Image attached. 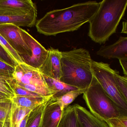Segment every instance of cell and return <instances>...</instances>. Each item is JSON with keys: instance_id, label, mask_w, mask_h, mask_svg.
I'll use <instances>...</instances> for the list:
<instances>
[{"instance_id": "obj_1", "label": "cell", "mask_w": 127, "mask_h": 127, "mask_svg": "<svg viewBox=\"0 0 127 127\" xmlns=\"http://www.w3.org/2000/svg\"><path fill=\"white\" fill-rule=\"evenodd\" d=\"M99 5L100 2L90 1L50 11L36 22V29L38 32L47 36L76 31L89 23Z\"/></svg>"}, {"instance_id": "obj_2", "label": "cell", "mask_w": 127, "mask_h": 127, "mask_svg": "<svg viewBox=\"0 0 127 127\" xmlns=\"http://www.w3.org/2000/svg\"><path fill=\"white\" fill-rule=\"evenodd\" d=\"M127 0H103L89 22L88 36L93 41L104 44L116 32L125 15Z\"/></svg>"}, {"instance_id": "obj_3", "label": "cell", "mask_w": 127, "mask_h": 127, "mask_svg": "<svg viewBox=\"0 0 127 127\" xmlns=\"http://www.w3.org/2000/svg\"><path fill=\"white\" fill-rule=\"evenodd\" d=\"M61 77L60 81L78 89L85 90L90 85L93 75V60L88 50L79 48L62 52Z\"/></svg>"}, {"instance_id": "obj_4", "label": "cell", "mask_w": 127, "mask_h": 127, "mask_svg": "<svg viewBox=\"0 0 127 127\" xmlns=\"http://www.w3.org/2000/svg\"><path fill=\"white\" fill-rule=\"evenodd\" d=\"M83 94L90 112L101 120L105 122L110 119L127 116L106 94L94 76L90 85Z\"/></svg>"}, {"instance_id": "obj_5", "label": "cell", "mask_w": 127, "mask_h": 127, "mask_svg": "<svg viewBox=\"0 0 127 127\" xmlns=\"http://www.w3.org/2000/svg\"><path fill=\"white\" fill-rule=\"evenodd\" d=\"M13 77L19 86L44 97H50L55 94L49 89L38 70L24 63L15 67Z\"/></svg>"}, {"instance_id": "obj_6", "label": "cell", "mask_w": 127, "mask_h": 127, "mask_svg": "<svg viewBox=\"0 0 127 127\" xmlns=\"http://www.w3.org/2000/svg\"><path fill=\"white\" fill-rule=\"evenodd\" d=\"M91 69L93 75L101 85L106 94L121 110L127 114V102L119 92L115 82L114 75L116 70L111 69L108 64L93 61Z\"/></svg>"}, {"instance_id": "obj_7", "label": "cell", "mask_w": 127, "mask_h": 127, "mask_svg": "<svg viewBox=\"0 0 127 127\" xmlns=\"http://www.w3.org/2000/svg\"><path fill=\"white\" fill-rule=\"evenodd\" d=\"M21 36L31 51V56H21L25 64L38 70L46 59L48 50L23 29H20Z\"/></svg>"}, {"instance_id": "obj_8", "label": "cell", "mask_w": 127, "mask_h": 127, "mask_svg": "<svg viewBox=\"0 0 127 127\" xmlns=\"http://www.w3.org/2000/svg\"><path fill=\"white\" fill-rule=\"evenodd\" d=\"M20 27L12 24L0 25V34L20 56H31V51L21 36Z\"/></svg>"}, {"instance_id": "obj_9", "label": "cell", "mask_w": 127, "mask_h": 127, "mask_svg": "<svg viewBox=\"0 0 127 127\" xmlns=\"http://www.w3.org/2000/svg\"><path fill=\"white\" fill-rule=\"evenodd\" d=\"M47 50L48 55L46 59L38 71L42 75L60 81L62 75V52L52 47Z\"/></svg>"}, {"instance_id": "obj_10", "label": "cell", "mask_w": 127, "mask_h": 127, "mask_svg": "<svg viewBox=\"0 0 127 127\" xmlns=\"http://www.w3.org/2000/svg\"><path fill=\"white\" fill-rule=\"evenodd\" d=\"M37 12L23 14L0 11V25L12 24L18 27H32L36 24Z\"/></svg>"}, {"instance_id": "obj_11", "label": "cell", "mask_w": 127, "mask_h": 127, "mask_svg": "<svg viewBox=\"0 0 127 127\" xmlns=\"http://www.w3.org/2000/svg\"><path fill=\"white\" fill-rule=\"evenodd\" d=\"M96 54L105 58L127 59V38L121 36L114 43L107 46H102Z\"/></svg>"}, {"instance_id": "obj_12", "label": "cell", "mask_w": 127, "mask_h": 127, "mask_svg": "<svg viewBox=\"0 0 127 127\" xmlns=\"http://www.w3.org/2000/svg\"><path fill=\"white\" fill-rule=\"evenodd\" d=\"M0 11L25 14L37 12L36 5L31 0H0Z\"/></svg>"}, {"instance_id": "obj_13", "label": "cell", "mask_w": 127, "mask_h": 127, "mask_svg": "<svg viewBox=\"0 0 127 127\" xmlns=\"http://www.w3.org/2000/svg\"><path fill=\"white\" fill-rule=\"evenodd\" d=\"M64 111L53 101L52 98L48 101L42 118L41 127H58Z\"/></svg>"}, {"instance_id": "obj_14", "label": "cell", "mask_w": 127, "mask_h": 127, "mask_svg": "<svg viewBox=\"0 0 127 127\" xmlns=\"http://www.w3.org/2000/svg\"><path fill=\"white\" fill-rule=\"evenodd\" d=\"M81 127H109L105 121L92 114L78 104L73 105Z\"/></svg>"}, {"instance_id": "obj_15", "label": "cell", "mask_w": 127, "mask_h": 127, "mask_svg": "<svg viewBox=\"0 0 127 127\" xmlns=\"http://www.w3.org/2000/svg\"><path fill=\"white\" fill-rule=\"evenodd\" d=\"M41 75L49 89L55 93L52 97L53 100L69 91L78 89L66 84L59 80H56L44 75Z\"/></svg>"}, {"instance_id": "obj_16", "label": "cell", "mask_w": 127, "mask_h": 127, "mask_svg": "<svg viewBox=\"0 0 127 127\" xmlns=\"http://www.w3.org/2000/svg\"><path fill=\"white\" fill-rule=\"evenodd\" d=\"M52 96L31 97L15 96L12 99V101L13 104L18 107L32 110L51 99Z\"/></svg>"}, {"instance_id": "obj_17", "label": "cell", "mask_w": 127, "mask_h": 127, "mask_svg": "<svg viewBox=\"0 0 127 127\" xmlns=\"http://www.w3.org/2000/svg\"><path fill=\"white\" fill-rule=\"evenodd\" d=\"M58 127H81L73 105L64 111Z\"/></svg>"}, {"instance_id": "obj_18", "label": "cell", "mask_w": 127, "mask_h": 127, "mask_svg": "<svg viewBox=\"0 0 127 127\" xmlns=\"http://www.w3.org/2000/svg\"><path fill=\"white\" fill-rule=\"evenodd\" d=\"M49 100L35 108L29 113L26 127H41L44 111Z\"/></svg>"}, {"instance_id": "obj_19", "label": "cell", "mask_w": 127, "mask_h": 127, "mask_svg": "<svg viewBox=\"0 0 127 127\" xmlns=\"http://www.w3.org/2000/svg\"><path fill=\"white\" fill-rule=\"evenodd\" d=\"M85 90L78 89L75 90L69 91L54 100H53L52 98V99L53 101H55L59 105L61 110L63 111L67 108L79 95L83 94Z\"/></svg>"}, {"instance_id": "obj_20", "label": "cell", "mask_w": 127, "mask_h": 127, "mask_svg": "<svg viewBox=\"0 0 127 127\" xmlns=\"http://www.w3.org/2000/svg\"><path fill=\"white\" fill-rule=\"evenodd\" d=\"M32 110L28 108L18 107L12 102L9 123L10 127H19L22 120Z\"/></svg>"}, {"instance_id": "obj_21", "label": "cell", "mask_w": 127, "mask_h": 127, "mask_svg": "<svg viewBox=\"0 0 127 127\" xmlns=\"http://www.w3.org/2000/svg\"><path fill=\"white\" fill-rule=\"evenodd\" d=\"M12 106L11 99L0 101V122L9 124Z\"/></svg>"}, {"instance_id": "obj_22", "label": "cell", "mask_w": 127, "mask_h": 127, "mask_svg": "<svg viewBox=\"0 0 127 127\" xmlns=\"http://www.w3.org/2000/svg\"><path fill=\"white\" fill-rule=\"evenodd\" d=\"M13 77L0 75V92L10 97L11 99L15 96L12 87V81Z\"/></svg>"}, {"instance_id": "obj_23", "label": "cell", "mask_w": 127, "mask_h": 127, "mask_svg": "<svg viewBox=\"0 0 127 127\" xmlns=\"http://www.w3.org/2000/svg\"><path fill=\"white\" fill-rule=\"evenodd\" d=\"M114 77L119 92L124 100L127 102V77L120 75L119 72L116 71Z\"/></svg>"}, {"instance_id": "obj_24", "label": "cell", "mask_w": 127, "mask_h": 127, "mask_svg": "<svg viewBox=\"0 0 127 127\" xmlns=\"http://www.w3.org/2000/svg\"><path fill=\"white\" fill-rule=\"evenodd\" d=\"M11 85L12 87L15 94V96H31V97L43 96L37 94L29 91L19 86L15 82L14 78L12 81Z\"/></svg>"}, {"instance_id": "obj_25", "label": "cell", "mask_w": 127, "mask_h": 127, "mask_svg": "<svg viewBox=\"0 0 127 127\" xmlns=\"http://www.w3.org/2000/svg\"><path fill=\"white\" fill-rule=\"evenodd\" d=\"M0 43L4 47L9 55L17 62L18 64H24L23 61L18 53L0 34Z\"/></svg>"}, {"instance_id": "obj_26", "label": "cell", "mask_w": 127, "mask_h": 127, "mask_svg": "<svg viewBox=\"0 0 127 127\" xmlns=\"http://www.w3.org/2000/svg\"><path fill=\"white\" fill-rule=\"evenodd\" d=\"M0 60L6 64L15 67L17 62L9 55L4 47L0 43Z\"/></svg>"}, {"instance_id": "obj_27", "label": "cell", "mask_w": 127, "mask_h": 127, "mask_svg": "<svg viewBox=\"0 0 127 127\" xmlns=\"http://www.w3.org/2000/svg\"><path fill=\"white\" fill-rule=\"evenodd\" d=\"M109 127H127V116H122L105 122Z\"/></svg>"}, {"instance_id": "obj_28", "label": "cell", "mask_w": 127, "mask_h": 127, "mask_svg": "<svg viewBox=\"0 0 127 127\" xmlns=\"http://www.w3.org/2000/svg\"><path fill=\"white\" fill-rule=\"evenodd\" d=\"M15 67L0 60V75L13 77Z\"/></svg>"}, {"instance_id": "obj_29", "label": "cell", "mask_w": 127, "mask_h": 127, "mask_svg": "<svg viewBox=\"0 0 127 127\" xmlns=\"http://www.w3.org/2000/svg\"><path fill=\"white\" fill-rule=\"evenodd\" d=\"M122 66V68L123 70V73L125 76L127 77V59H123L119 60Z\"/></svg>"}, {"instance_id": "obj_30", "label": "cell", "mask_w": 127, "mask_h": 127, "mask_svg": "<svg viewBox=\"0 0 127 127\" xmlns=\"http://www.w3.org/2000/svg\"><path fill=\"white\" fill-rule=\"evenodd\" d=\"M29 114L27 115L26 116L24 117L23 119L22 120L20 123L19 127H26L27 120H28V117H29Z\"/></svg>"}, {"instance_id": "obj_31", "label": "cell", "mask_w": 127, "mask_h": 127, "mask_svg": "<svg viewBox=\"0 0 127 127\" xmlns=\"http://www.w3.org/2000/svg\"><path fill=\"white\" fill-rule=\"evenodd\" d=\"M11 99L7 95L0 92V101H3V100H5L6 99Z\"/></svg>"}, {"instance_id": "obj_32", "label": "cell", "mask_w": 127, "mask_h": 127, "mask_svg": "<svg viewBox=\"0 0 127 127\" xmlns=\"http://www.w3.org/2000/svg\"><path fill=\"white\" fill-rule=\"evenodd\" d=\"M127 23L126 21L123 22L122 30L121 33L127 34Z\"/></svg>"}, {"instance_id": "obj_33", "label": "cell", "mask_w": 127, "mask_h": 127, "mask_svg": "<svg viewBox=\"0 0 127 127\" xmlns=\"http://www.w3.org/2000/svg\"><path fill=\"white\" fill-rule=\"evenodd\" d=\"M9 126V123H4L0 122V127H6Z\"/></svg>"}, {"instance_id": "obj_34", "label": "cell", "mask_w": 127, "mask_h": 127, "mask_svg": "<svg viewBox=\"0 0 127 127\" xmlns=\"http://www.w3.org/2000/svg\"><path fill=\"white\" fill-rule=\"evenodd\" d=\"M9 127V126H7V127Z\"/></svg>"}]
</instances>
